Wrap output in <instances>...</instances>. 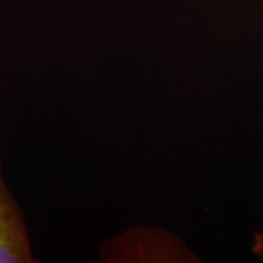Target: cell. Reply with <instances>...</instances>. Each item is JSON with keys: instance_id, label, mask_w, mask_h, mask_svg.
Instances as JSON below:
<instances>
[{"instance_id": "obj_2", "label": "cell", "mask_w": 263, "mask_h": 263, "mask_svg": "<svg viewBox=\"0 0 263 263\" xmlns=\"http://www.w3.org/2000/svg\"><path fill=\"white\" fill-rule=\"evenodd\" d=\"M253 253L263 260V231L262 233H257V234L254 235Z\"/></svg>"}, {"instance_id": "obj_1", "label": "cell", "mask_w": 263, "mask_h": 263, "mask_svg": "<svg viewBox=\"0 0 263 263\" xmlns=\"http://www.w3.org/2000/svg\"><path fill=\"white\" fill-rule=\"evenodd\" d=\"M34 262L24 216L0 167V263Z\"/></svg>"}]
</instances>
